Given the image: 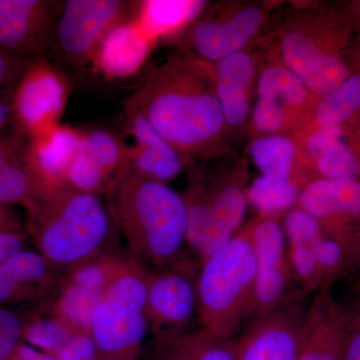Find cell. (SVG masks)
Wrapping results in <instances>:
<instances>
[{"label": "cell", "mask_w": 360, "mask_h": 360, "mask_svg": "<svg viewBox=\"0 0 360 360\" xmlns=\"http://www.w3.org/2000/svg\"><path fill=\"white\" fill-rule=\"evenodd\" d=\"M129 103L182 156L212 155L229 127L212 65L180 53L155 68Z\"/></svg>", "instance_id": "cell-1"}, {"label": "cell", "mask_w": 360, "mask_h": 360, "mask_svg": "<svg viewBox=\"0 0 360 360\" xmlns=\"http://www.w3.org/2000/svg\"><path fill=\"white\" fill-rule=\"evenodd\" d=\"M276 39L274 58L319 99L360 71V26L350 6L298 9Z\"/></svg>", "instance_id": "cell-2"}, {"label": "cell", "mask_w": 360, "mask_h": 360, "mask_svg": "<svg viewBox=\"0 0 360 360\" xmlns=\"http://www.w3.org/2000/svg\"><path fill=\"white\" fill-rule=\"evenodd\" d=\"M113 212L129 255L148 269H165L186 255L187 210L167 184L137 174L123 161L116 177Z\"/></svg>", "instance_id": "cell-3"}, {"label": "cell", "mask_w": 360, "mask_h": 360, "mask_svg": "<svg viewBox=\"0 0 360 360\" xmlns=\"http://www.w3.org/2000/svg\"><path fill=\"white\" fill-rule=\"evenodd\" d=\"M26 232L33 245L58 271L115 250L111 248L115 212L101 195L68 184L45 194L27 212Z\"/></svg>", "instance_id": "cell-4"}, {"label": "cell", "mask_w": 360, "mask_h": 360, "mask_svg": "<svg viewBox=\"0 0 360 360\" xmlns=\"http://www.w3.org/2000/svg\"><path fill=\"white\" fill-rule=\"evenodd\" d=\"M257 270L248 224L200 262L196 290L201 326L232 340L251 317Z\"/></svg>", "instance_id": "cell-5"}, {"label": "cell", "mask_w": 360, "mask_h": 360, "mask_svg": "<svg viewBox=\"0 0 360 360\" xmlns=\"http://www.w3.org/2000/svg\"><path fill=\"white\" fill-rule=\"evenodd\" d=\"M150 269L129 253L90 323L99 360H139L149 330L146 296Z\"/></svg>", "instance_id": "cell-6"}, {"label": "cell", "mask_w": 360, "mask_h": 360, "mask_svg": "<svg viewBox=\"0 0 360 360\" xmlns=\"http://www.w3.org/2000/svg\"><path fill=\"white\" fill-rule=\"evenodd\" d=\"M269 11L264 2H224L205 8L180 33V54L212 65L245 51L264 32Z\"/></svg>", "instance_id": "cell-7"}, {"label": "cell", "mask_w": 360, "mask_h": 360, "mask_svg": "<svg viewBox=\"0 0 360 360\" xmlns=\"http://www.w3.org/2000/svg\"><path fill=\"white\" fill-rule=\"evenodd\" d=\"M248 189L239 180L193 184L184 195L187 210V246L198 262L224 245L243 227Z\"/></svg>", "instance_id": "cell-8"}, {"label": "cell", "mask_w": 360, "mask_h": 360, "mask_svg": "<svg viewBox=\"0 0 360 360\" xmlns=\"http://www.w3.org/2000/svg\"><path fill=\"white\" fill-rule=\"evenodd\" d=\"M251 124L260 136L300 132L309 124L319 98L274 58L258 73Z\"/></svg>", "instance_id": "cell-9"}, {"label": "cell", "mask_w": 360, "mask_h": 360, "mask_svg": "<svg viewBox=\"0 0 360 360\" xmlns=\"http://www.w3.org/2000/svg\"><path fill=\"white\" fill-rule=\"evenodd\" d=\"M198 266L186 255L170 266L149 272L146 316L155 338L186 331L198 314Z\"/></svg>", "instance_id": "cell-10"}, {"label": "cell", "mask_w": 360, "mask_h": 360, "mask_svg": "<svg viewBox=\"0 0 360 360\" xmlns=\"http://www.w3.org/2000/svg\"><path fill=\"white\" fill-rule=\"evenodd\" d=\"M68 78L45 59L33 60L14 90V127L28 137L60 124L70 94Z\"/></svg>", "instance_id": "cell-11"}, {"label": "cell", "mask_w": 360, "mask_h": 360, "mask_svg": "<svg viewBox=\"0 0 360 360\" xmlns=\"http://www.w3.org/2000/svg\"><path fill=\"white\" fill-rule=\"evenodd\" d=\"M129 2L120 0H68L56 26L59 51L72 61L89 60L112 26L127 20Z\"/></svg>", "instance_id": "cell-12"}, {"label": "cell", "mask_w": 360, "mask_h": 360, "mask_svg": "<svg viewBox=\"0 0 360 360\" xmlns=\"http://www.w3.org/2000/svg\"><path fill=\"white\" fill-rule=\"evenodd\" d=\"M305 314L300 303L290 302L253 317L234 341L236 360H297Z\"/></svg>", "instance_id": "cell-13"}, {"label": "cell", "mask_w": 360, "mask_h": 360, "mask_svg": "<svg viewBox=\"0 0 360 360\" xmlns=\"http://www.w3.org/2000/svg\"><path fill=\"white\" fill-rule=\"evenodd\" d=\"M124 161V146L105 130L84 132L71 163L68 184L78 191L101 195L112 191Z\"/></svg>", "instance_id": "cell-14"}, {"label": "cell", "mask_w": 360, "mask_h": 360, "mask_svg": "<svg viewBox=\"0 0 360 360\" xmlns=\"http://www.w3.org/2000/svg\"><path fill=\"white\" fill-rule=\"evenodd\" d=\"M61 274L37 250L18 251L0 262V307H37L49 297Z\"/></svg>", "instance_id": "cell-15"}, {"label": "cell", "mask_w": 360, "mask_h": 360, "mask_svg": "<svg viewBox=\"0 0 360 360\" xmlns=\"http://www.w3.org/2000/svg\"><path fill=\"white\" fill-rule=\"evenodd\" d=\"M84 132L58 124L28 139V167L39 186L40 198L68 184L71 163L77 155Z\"/></svg>", "instance_id": "cell-16"}, {"label": "cell", "mask_w": 360, "mask_h": 360, "mask_svg": "<svg viewBox=\"0 0 360 360\" xmlns=\"http://www.w3.org/2000/svg\"><path fill=\"white\" fill-rule=\"evenodd\" d=\"M296 206L314 215L324 232L338 239L343 227L360 219V180L316 177L302 187Z\"/></svg>", "instance_id": "cell-17"}, {"label": "cell", "mask_w": 360, "mask_h": 360, "mask_svg": "<svg viewBox=\"0 0 360 360\" xmlns=\"http://www.w3.org/2000/svg\"><path fill=\"white\" fill-rule=\"evenodd\" d=\"M215 91L227 127H240L250 117L253 91L257 89V54L245 49L212 65Z\"/></svg>", "instance_id": "cell-18"}, {"label": "cell", "mask_w": 360, "mask_h": 360, "mask_svg": "<svg viewBox=\"0 0 360 360\" xmlns=\"http://www.w3.org/2000/svg\"><path fill=\"white\" fill-rule=\"evenodd\" d=\"M127 115V129L134 146L131 148H124L125 160L141 176L167 184L181 172L182 155L129 103Z\"/></svg>", "instance_id": "cell-19"}, {"label": "cell", "mask_w": 360, "mask_h": 360, "mask_svg": "<svg viewBox=\"0 0 360 360\" xmlns=\"http://www.w3.org/2000/svg\"><path fill=\"white\" fill-rule=\"evenodd\" d=\"M51 2L6 0L0 14V52L35 60L44 47Z\"/></svg>", "instance_id": "cell-20"}, {"label": "cell", "mask_w": 360, "mask_h": 360, "mask_svg": "<svg viewBox=\"0 0 360 360\" xmlns=\"http://www.w3.org/2000/svg\"><path fill=\"white\" fill-rule=\"evenodd\" d=\"M153 41L134 20H124L110 28L97 45L92 59L103 77L115 79L136 75L150 52Z\"/></svg>", "instance_id": "cell-21"}, {"label": "cell", "mask_w": 360, "mask_h": 360, "mask_svg": "<svg viewBox=\"0 0 360 360\" xmlns=\"http://www.w3.org/2000/svg\"><path fill=\"white\" fill-rule=\"evenodd\" d=\"M345 345V315L322 290L307 309L297 360H341Z\"/></svg>", "instance_id": "cell-22"}, {"label": "cell", "mask_w": 360, "mask_h": 360, "mask_svg": "<svg viewBox=\"0 0 360 360\" xmlns=\"http://www.w3.org/2000/svg\"><path fill=\"white\" fill-rule=\"evenodd\" d=\"M0 132V205H20L26 212L40 200L39 186L28 167V139L13 127Z\"/></svg>", "instance_id": "cell-23"}, {"label": "cell", "mask_w": 360, "mask_h": 360, "mask_svg": "<svg viewBox=\"0 0 360 360\" xmlns=\"http://www.w3.org/2000/svg\"><path fill=\"white\" fill-rule=\"evenodd\" d=\"M156 340L155 360H236L234 341L203 326Z\"/></svg>", "instance_id": "cell-24"}, {"label": "cell", "mask_w": 360, "mask_h": 360, "mask_svg": "<svg viewBox=\"0 0 360 360\" xmlns=\"http://www.w3.org/2000/svg\"><path fill=\"white\" fill-rule=\"evenodd\" d=\"M207 7L206 1L150 0L141 2L134 18L150 41L184 32Z\"/></svg>", "instance_id": "cell-25"}, {"label": "cell", "mask_w": 360, "mask_h": 360, "mask_svg": "<svg viewBox=\"0 0 360 360\" xmlns=\"http://www.w3.org/2000/svg\"><path fill=\"white\" fill-rule=\"evenodd\" d=\"M317 127L360 129V71L319 99L307 127Z\"/></svg>", "instance_id": "cell-26"}, {"label": "cell", "mask_w": 360, "mask_h": 360, "mask_svg": "<svg viewBox=\"0 0 360 360\" xmlns=\"http://www.w3.org/2000/svg\"><path fill=\"white\" fill-rule=\"evenodd\" d=\"M304 184L300 179L262 175L248 189V205L259 213V217L279 219L297 205Z\"/></svg>", "instance_id": "cell-27"}, {"label": "cell", "mask_w": 360, "mask_h": 360, "mask_svg": "<svg viewBox=\"0 0 360 360\" xmlns=\"http://www.w3.org/2000/svg\"><path fill=\"white\" fill-rule=\"evenodd\" d=\"M250 155L262 175L291 179L296 177L298 148L290 135L274 134L257 137L250 144Z\"/></svg>", "instance_id": "cell-28"}, {"label": "cell", "mask_w": 360, "mask_h": 360, "mask_svg": "<svg viewBox=\"0 0 360 360\" xmlns=\"http://www.w3.org/2000/svg\"><path fill=\"white\" fill-rule=\"evenodd\" d=\"M32 309L25 315L22 341L53 357L77 333H73L44 305H37Z\"/></svg>", "instance_id": "cell-29"}, {"label": "cell", "mask_w": 360, "mask_h": 360, "mask_svg": "<svg viewBox=\"0 0 360 360\" xmlns=\"http://www.w3.org/2000/svg\"><path fill=\"white\" fill-rule=\"evenodd\" d=\"M360 132L359 129L347 127H305L298 132L300 139L295 141L298 148V160L310 169L319 158L343 142Z\"/></svg>", "instance_id": "cell-30"}, {"label": "cell", "mask_w": 360, "mask_h": 360, "mask_svg": "<svg viewBox=\"0 0 360 360\" xmlns=\"http://www.w3.org/2000/svg\"><path fill=\"white\" fill-rule=\"evenodd\" d=\"M283 227L288 246L312 248L326 236L321 221L298 206L284 214Z\"/></svg>", "instance_id": "cell-31"}, {"label": "cell", "mask_w": 360, "mask_h": 360, "mask_svg": "<svg viewBox=\"0 0 360 360\" xmlns=\"http://www.w3.org/2000/svg\"><path fill=\"white\" fill-rule=\"evenodd\" d=\"M288 258L291 276H295L303 288L314 290L323 281L311 248L288 246Z\"/></svg>", "instance_id": "cell-32"}, {"label": "cell", "mask_w": 360, "mask_h": 360, "mask_svg": "<svg viewBox=\"0 0 360 360\" xmlns=\"http://www.w3.org/2000/svg\"><path fill=\"white\" fill-rule=\"evenodd\" d=\"M25 314L13 307H0V360H9L22 341Z\"/></svg>", "instance_id": "cell-33"}, {"label": "cell", "mask_w": 360, "mask_h": 360, "mask_svg": "<svg viewBox=\"0 0 360 360\" xmlns=\"http://www.w3.org/2000/svg\"><path fill=\"white\" fill-rule=\"evenodd\" d=\"M311 250L323 278L340 269L345 260V245L326 234L312 245Z\"/></svg>", "instance_id": "cell-34"}, {"label": "cell", "mask_w": 360, "mask_h": 360, "mask_svg": "<svg viewBox=\"0 0 360 360\" xmlns=\"http://www.w3.org/2000/svg\"><path fill=\"white\" fill-rule=\"evenodd\" d=\"M33 60L0 52V94H13Z\"/></svg>", "instance_id": "cell-35"}, {"label": "cell", "mask_w": 360, "mask_h": 360, "mask_svg": "<svg viewBox=\"0 0 360 360\" xmlns=\"http://www.w3.org/2000/svg\"><path fill=\"white\" fill-rule=\"evenodd\" d=\"M56 360H99L98 352L90 333H75L54 355Z\"/></svg>", "instance_id": "cell-36"}, {"label": "cell", "mask_w": 360, "mask_h": 360, "mask_svg": "<svg viewBox=\"0 0 360 360\" xmlns=\"http://www.w3.org/2000/svg\"><path fill=\"white\" fill-rule=\"evenodd\" d=\"M341 360H360V314L345 316V345Z\"/></svg>", "instance_id": "cell-37"}, {"label": "cell", "mask_w": 360, "mask_h": 360, "mask_svg": "<svg viewBox=\"0 0 360 360\" xmlns=\"http://www.w3.org/2000/svg\"><path fill=\"white\" fill-rule=\"evenodd\" d=\"M27 238V234L0 233V262L25 250Z\"/></svg>", "instance_id": "cell-38"}, {"label": "cell", "mask_w": 360, "mask_h": 360, "mask_svg": "<svg viewBox=\"0 0 360 360\" xmlns=\"http://www.w3.org/2000/svg\"><path fill=\"white\" fill-rule=\"evenodd\" d=\"M0 233L27 234L26 226L14 214L11 206L0 205Z\"/></svg>", "instance_id": "cell-39"}, {"label": "cell", "mask_w": 360, "mask_h": 360, "mask_svg": "<svg viewBox=\"0 0 360 360\" xmlns=\"http://www.w3.org/2000/svg\"><path fill=\"white\" fill-rule=\"evenodd\" d=\"M9 360H56L37 348L21 341Z\"/></svg>", "instance_id": "cell-40"}, {"label": "cell", "mask_w": 360, "mask_h": 360, "mask_svg": "<svg viewBox=\"0 0 360 360\" xmlns=\"http://www.w3.org/2000/svg\"><path fill=\"white\" fill-rule=\"evenodd\" d=\"M13 94H0V132L4 131L8 127L14 125L11 101Z\"/></svg>", "instance_id": "cell-41"}, {"label": "cell", "mask_w": 360, "mask_h": 360, "mask_svg": "<svg viewBox=\"0 0 360 360\" xmlns=\"http://www.w3.org/2000/svg\"><path fill=\"white\" fill-rule=\"evenodd\" d=\"M350 7H352V13H354L357 23L360 26V1L354 2V4H350Z\"/></svg>", "instance_id": "cell-42"}]
</instances>
